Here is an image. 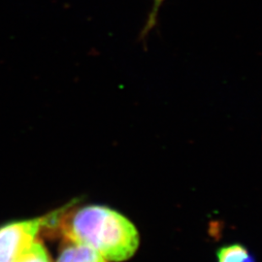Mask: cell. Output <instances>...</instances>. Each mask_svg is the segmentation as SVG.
I'll return each mask as SVG.
<instances>
[{
	"instance_id": "1",
	"label": "cell",
	"mask_w": 262,
	"mask_h": 262,
	"mask_svg": "<svg viewBox=\"0 0 262 262\" xmlns=\"http://www.w3.org/2000/svg\"><path fill=\"white\" fill-rule=\"evenodd\" d=\"M69 207L57 223L66 240L91 247L107 261H124L136 253L139 233L126 216L101 205L81 207L68 215Z\"/></svg>"
},
{
	"instance_id": "2",
	"label": "cell",
	"mask_w": 262,
	"mask_h": 262,
	"mask_svg": "<svg viewBox=\"0 0 262 262\" xmlns=\"http://www.w3.org/2000/svg\"><path fill=\"white\" fill-rule=\"evenodd\" d=\"M64 208L31 220L11 222L0 226V262H13L44 228L56 226Z\"/></svg>"
},
{
	"instance_id": "3",
	"label": "cell",
	"mask_w": 262,
	"mask_h": 262,
	"mask_svg": "<svg viewBox=\"0 0 262 262\" xmlns=\"http://www.w3.org/2000/svg\"><path fill=\"white\" fill-rule=\"evenodd\" d=\"M56 262H107V260L91 247L67 240Z\"/></svg>"
},
{
	"instance_id": "4",
	"label": "cell",
	"mask_w": 262,
	"mask_h": 262,
	"mask_svg": "<svg viewBox=\"0 0 262 262\" xmlns=\"http://www.w3.org/2000/svg\"><path fill=\"white\" fill-rule=\"evenodd\" d=\"M13 262H52V259L44 244L35 239L17 255Z\"/></svg>"
},
{
	"instance_id": "5",
	"label": "cell",
	"mask_w": 262,
	"mask_h": 262,
	"mask_svg": "<svg viewBox=\"0 0 262 262\" xmlns=\"http://www.w3.org/2000/svg\"><path fill=\"white\" fill-rule=\"evenodd\" d=\"M216 256L217 262H254L251 253L239 244L221 248L217 251Z\"/></svg>"
},
{
	"instance_id": "6",
	"label": "cell",
	"mask_w": 262,
	"mask_h": 262,
	"mask_svg": "<svg viewBox=\"0 0 262 262\" xmlns=\"http://www.w3.org/2000/svg\"><path fill=\"white\" fill-rule=\"evenodd\" d=\"M164 1H165V0H152V3H154L152 9H151V12H150V17H149V19H148V23H147V25H146V27H145L144 33H145V32H148L150 28L155 26L159 7L161 6V4H162Z\"/></svg>"
}]
</instances>
